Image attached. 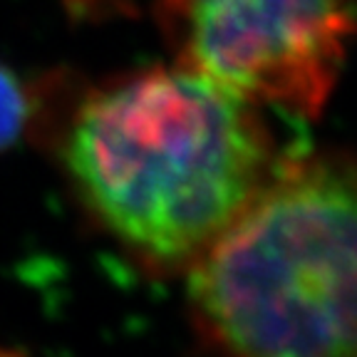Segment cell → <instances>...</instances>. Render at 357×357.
Segmentation results:
<instances>
[{
  "label": "cell",
  "instance_id": "6da1fadb",
  "mask_svg": "<svg viewBox=\"0 0 357 357\" xmlns=\"http://www.w3.org/2000/svg\"><path fill=\"white\" fill-rule=\"evenodd\" d=\"M60 151L89 216L154 275L186 273L278 164L256 102L184 65L87 92Z\"/></svg>",
  "mask_w": 357,
  "mask_h": 357
},
{
  "label": "cell",
  "instance_id": "7a4b0ae2",
  "mask_svg": "<svg viewBox=\"0 0 357 357\" xmlns=\"http://www.w3.org/2000/svg\"><path fill=\"white\" fill-rule=\"evenodd\" d=\"M184 275L213 355L355 357L352 162L340 151L278 159Z\"/></svg>",
  "mask_w": 357,
  "mask_h": 357
},
{
  "label": "cell",
  "instance_id": "3957f363",
  "mask_svg": "<svg viewBox=\"0 0 357 357\" xmlns=\"http://www.w3.org/2000/svg\"><path fill=\"white\" fill-rule=\"evenodd\" d=\"M176 65L245 100L315 117L352 35V0H162Z\"/></svg>",
  "mask_w": 357,
  "mask_h": 357
},
{
  "label": "cell",
  "instance_id": "277c9868",
  "mask_svg": "<svg viewBox=\"0 0 357 357\" xmlns=\"http://www.w3.org/2000/svg\"><path fill=\"white\" fill-rule=\"evenodd\" d=\"M33 117L28 89L8 67L0 65V151H6L22 134Z\"/></svg>",
  "mask_w": 357,
  "mask_h": 357
},
{
  "label": "cell",
  "instance_id": "5b68a950",
  "mask_svg": "<svg viewBox=\"0 0 357 357\" xmlns=\"http://www.w3.org/2000/svg\"><path fill=\"white\" fill-rule=\"evenodd\" d=\"M67 6L75 8L77 13H100V10H107V8H114L117 3H122V0H65Z\"/></svg>",
  "mask_w": 357,
  "mask_h": 357
},
{
  "label": "cell",
  "instance_id": "8992f818",
  "mask_svg": "<svg viewBox=\"0 0 357 357\" xmlns=\"http://www.w3.org/2000/svg\"><path fill=\"white\" fill-rule=\"evenodd\" d=\"M0 357H25L20 350H10V347H0Z\"/></svg>",
  "mask_w": 357,
  "mask_h": 357
}]
</instances>
